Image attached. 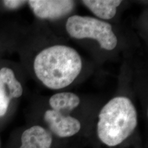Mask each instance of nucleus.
I'll list each match as a JSON object with an SVG mask.
<instances>
[{"instance_id":"1","label":"nucleus","mask_w":148,"mask_h":148,"mask_svg":"<svg viewBox=\"0 0 148 148\" xmlns=\"http://www.w3.org/2000/svg\"><path fill=\"white\" fill-rule=\"evenodd\" d=\"M80 56L66 45L45 48L35 57L34 70L40 81L51 89H61L76 79L82 69Z\"/></svg>"},{"instance_id":"2","label":"nucleus","mask_w":148,"mask_h":148,"mask_svg":"<svg viewBox=\"0 0 148 148\" xmlns=\"http://www.w3.org/2000/svg\"><path fill=\"white\" fill-rule=\"evenodd\" d=\"M137 125V112L126 97H116L101 108L97 125V136L101 143L115 147L134 132Z\"/></svg>"},{"instance_id":"3","label":"nucleus","mask_w":148,"mask_h":148,"mask_svg":"<svg viewBox=\"0 0 148 148\" xmlns=\"http://www.w3.org/2000/svg\"><path fill=\"white\" fill-rule=\"evenodd\" d=\"M66 29L74 38L96 40L106 50H112L117 45V38L110 24L96 18L73 15L66 21Z\"/></svg>"},{"instance_id":"4","label":"nucleus","mask_w":148,"mask_h":148,"mask_svg":"<svg viewBox=\"0 0 148 148\" xmlns=\"http://www.w3.org/2000/svg\"><path fill=\"white\" fill-rule=\"evenodd\" d=\"M44 119L50 130L60 138L74 136L81 129V123L76 118L54 110H47Z\"/></svg>"},{"instance_id":"5","label":"nucleus","mask_w":148,"mask_h":148,"mask_svg":"<svg viewBox=\"0 0 148 148\" xmlns=\"http://www.w3.org/2000/svg\"><path fill=\"white\" fill-rule=\"evenodd\" d=\"M35 15L43 19H54L66 16L74 8L69 0H31L27 1Z\"/></svg>"},{"instance_id":"6","label":"nucleus","mask_w":148,"mask_h":148,"mask_svg":"<svg viewBox=\"0 0 148 148\" xmlns=\"http://www.w3.org/2000/svg\"><path fill=\"white\" fill-rule=\"evenodd\" d=\"M51 144L50 133L40 125H33L22 132L17 148H50Z\"/></svg>"},{"instance_id":"7","label":"nucleus","mask_w":148,"mask_h":148,"mask_svg":"<svg viewBox=\"0 0 148 148\" xmlns=\"http://www.w3.org/2000/svg\"><path fill=\"white\" fill-rule=\"evenodd\" d=\"M82 2L99 18L110 19L115 15L116 8L122 1L118 0H85Z\"/></svg>"},{"instance_id":"8","label":"nucleus","mask_w":148,"mask_h":148,"mask_svg":"<svg viewBox=\"0 0 148 148\" xmlns=\"http://www.w3.org/2000/svg\"><path fill=\"white\" fill-rule=\"evenodd\" d=\"M52 110L69 114L78 106L80 99L78 96L71 92H62L51 96L49 101Z\"/></svg>"},{"instance_id":"9","label":"nucleus","mask_w":148,"mask_h":148,"mask_svg":"<svg viewBox=\"0 0 148 148\" xmlns=\"http://www.w3.org/2000/svg\"><path fill=\"white\" fill-rule=\"evenodd\" d=\"M0 78L6 88L9 99L21 97L23 94V87L16 78L12 69L8 67L1 68L0 69Z\"/></svg>"},{"instance_id":"10","label":"nucleus","mask_w":148,"mask_h":148,"mask_svg":"<svg viewBox=\"0 0 148 148\" xmlns=\"http://www.w3.org/2000/svg\"><path fill=\"white\" fill-rule=\"evenodd\" d=\"M10 101L6 88L0 78V116H4L6 113Z\"/></svg>"},{"instance_id":"11","label":"nucleus","mask_w":148,"mask_h":148,"mask_svg":"<svg viewBox=\"0 0 148 148\" xmlns=\"http://www.w3.org/2000/svg\"><path fill=\"white\" fill-rule=\"evenodd\" d=\"M3 3L6 8L9 9H16L26 3V1H18V0H5L3 1Z\"/></svg>"},{"instance_id":"12","label":"nucleus","mask_w":148,"mask_h":148,"mask_svg":"<svg viewBox=\"0 0 148 148\" xmlns=\"http://www.w3.org/2000/svg\"><path fill=\"white\" fill-rule=\"evenodd\" d=\"M0 145H1V140H0Z\"/></svg>"}]
</instances>
